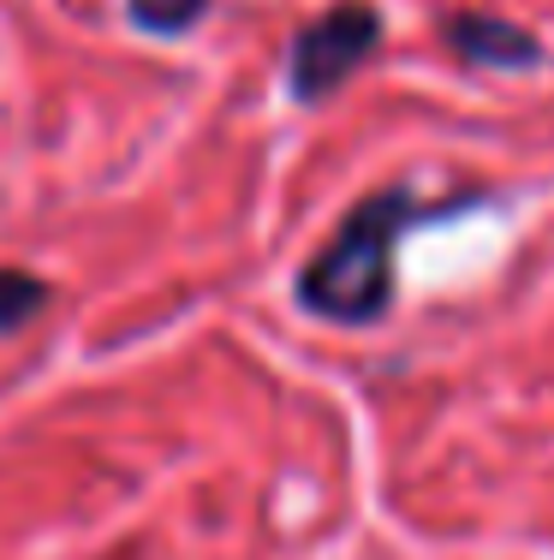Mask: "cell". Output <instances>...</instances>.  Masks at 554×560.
Here are the masks:
<instances>
[{"label":"cell","instance_id":"6da1fadb","mask_svg":"<svg viewBox=\"0 0 554 560\" xmlns=\"http://www.w3.org/2000/svg\"><path fill=\"white\" fill-rule=\"evenodd\" d=\"M417 203L405 191H376L346 209V221L328 233V245L298 269V304L322 323L369 328L393 304V257L412 233Z\"/></svg>","mask_w":554,"mask_h":560},{"label":"cell","instance_id":"7a4b0ae2","mask_svg":"<svg viewBox=\"0 0 554 560\" xmlns=\"http://www.w3.org/2000/svg\"><path fill=\"white\" fill-rule=\"evenodd\" d=\"M381 43V12L364 0H334L316 24L293 36V60H286V84L298 102H322L346 84Z\"/></svg>","mask_w":554,"mask_h":560},{"label":"cell","instance_id":"3957f363","mask_svg":"<svg viewBox=\"0 0 554 560\" xmlns=\"http://www.w3.org/2000/svg\"><path fill=\"white\" fill-rule=\"evenodd\" d=\"M447 43H453V55H465L478 66H512V72L543 60V43L524 24H507L495 12H459V19H447Z\"/></svg>","mask_w":554,"mask_h":560},{"label":"cell","instance_id":"277c9868","mask_svg":"<svg viewBox=\"0 0 554 560\" xmlns=\"http://www.w3.org/2000/svg\"><path fill=\"white\" fill-rule=\"evenodd\" d=\"M43 304H48L43 275H31V269H0V335H12L19 323H31Z\"/></svg>","mask_w":554,"mask_h":560},{"label":"cell","instance_id":"5b68a950","mask_svg":"<svg viewBox=\"0 0 554 560\" xmlns=\"http://www.w3.org/2000/svg\"><path fill=\"white\" fill-rule=\"evenodd\" d=\"M209 12V0H131V24L150 36H185Z\"/></svg>","mask_w":554,"mask_h":560}]
</instances>
